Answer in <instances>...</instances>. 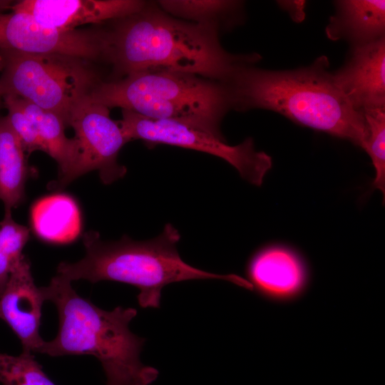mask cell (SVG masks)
Instances as JSON below:
<instances>
[{
    "mask_svg": "<svg viewBox=\"0 0 385 385\" xmlns=\"http://www.w3.org/2000/svg\"><path fill=\"white\" fill-rule=\"evenodd\" d=\"M86 96L76 106L68 122L78 146L81 175L98 170L102 183L109 185L126 174L118 155L129 140L118 121L110 117L109 108Z\"/></svg>",
    "mask_w": 385,
    "mask_h": 385,
    "instance_id": "obj_9",
    "label": "cell"
},
{
    "mask_svg": "<svg viewBox=\"0 0 385 385\" xmlns=\"http://www.w3.org/2000/svg\"><path fill=\"white\" fill-rule=\"evenodd\" d=\"M157 4L168 14L207 26L220 33L244 20V2L233 0H159Z\"/></svg>",
    "mask_w": 385,
    "mask_h": 385,
    "instance_id": "obj_18",
    "label": "cell"
},
{
    "mask_svg": "<svg viewBox=\"0 0 385 385\" xmlns=\"http://www.w3.org/2000/svg\"><path fill=\"white\" fill-rule=\"evenodd\" d=\"M41 289L45 301L55 304L59 323L56 337L44 341L39 353L93 356L100 361L107 381L119 385H149L157 379L158 371L140 361L145 339L129 328L137 314L135 309H101L81 297L71 281L58 274Z\"/></svg>",
    "mask_w": 385,
    "mask_h": 385,
    "instance_id": "obj_3",
    "label": "cell"
},
{
    "mask_svg": "<svg viewBox=\"0 0 385 385\" xmlns=\"http://www.w3.org/2000/svg\"><path fill=\"white\" fill-rule=\"evenodd\" d=\"M30 230L15 222L11 211H5L0 221V295L11 272L24 256L22 250L29 239Z\"/></svg>",
    "mask_w": 385,
    "mask_h": 385,
    "instance_id": "obj_19",
    "label": "cell"
},
{
    "mask_svg": "<svg viewBox=\"0 0 385 385\" xmlns=\"http://www.w3.org/2000/svg\"><path fill=\"white\" fill-rule=\"evenodd\" d=\"M0 50L28 53H60L106 62L104 29L61 31L46 28L31 15L0 12Z\"/></svg>",
    "mask_w": 385,
    "mask_h": 385,
    "instance_id": "obj_8",
    "label": "cell"
},
{
    "mask_svg": "<svg viewBox=\"0 0 385 385\" xmlns=\"http://www.w3.org/2000/svg\"><path fill=\"white\" fill-rule=\"evenodd\" d=\"M333 77L358 112L385 108V38L353 46Z\"/></svg>",
    "mask_w": 385,
    "mask_h": 385,
    "instance_id": "obj_10",
    "label": "cell"
},
{
    "mask_svg": "<svg viewBox=\"0 0 385 385\" xmlns=\"http://www.w3.org/2000/svg\"><path fill=\"white\" fill-rule=\"evenodd\" d=\"M106 385H119V384H117L113 383V382H110V381H107Z\"/></svg>",
    "mask_w": 385,
    "mask_h": 385,
    "instance_id": "obj_26",
    "label": "cell"
},
{
    "mask_svg": "<svg viewBox=\"0 0 385 385\" xmlns=\"http://www.w3.org/2000/svg\"><path fill=\"white\" fill-rule=\"evenodd\" d=\"M2 99H3V96H2V93H1V88H0V106H1V102Z\"/></svg>",
    "mask_w": 385,
    "mask_h": 385,
    "instance_id": "obj_27",
    "label": "cell"
},
{
    "mask_svg": "<svg viewBox=\"0 0 385 385\" xmlns=\"http://www.w3.org/2000/svg\"><path fill=\"white\" fill-rule=\"evenodd\" d=\"M44 302L41 287L35 284L30 262L23 256L0 295V319L18 337L23 352H38L44 342L39 334Z\"/></svg>",
    "mask_w": 385,
    "mask_h": 385,
    "instance_id": "obj_12",
    "label": "cell"
},
{
    "mask_svg": "<svg viewBox=\"0 0 385 385\" xmlns=\"http://www.w3.org/2000/svg\"><path fill=\"white\" fill-rule=\"evenodd\" d=\"M25 153L6 116H0V200L5 211L24 202L26 183L36 175Z\"/></svg>",
    "mask_w": 385,
    "mask_h": 385,
    "instance_id": "obj_17",
    "label": "cell"
},
{
    "mask_svg": "<svg viewBox=\"0 0 385 385\" xmlns=\"http://www.w3.org/2000/svg\"><path fill=\"white\" fill-rule=\"evenodd\" d=\"M255 64L240 66L222 82L231 109L272 111L363 148L366 135L364 114L352 107L337 86L327 57L289 71L265 70Z\"/></svg>",
    "mask_w": 385,
    "mask_h": 385,
    "instance_id": "obj_2",
    "label": "cell"
},
{
    "mask_svg": "<svg viewBox=\"0 0 385 385\" xmlns=\"http://www.w3.org/2000/svg\"><path fill=\"white\" fill-rule=\"evenodd\" d=\"M279 5L286 10L292 19L297 21H302L304 17V1H280Z\"/></svg>",
    "mask_w": 385,
    "mask_h": 385,
    "instance_id": "obj_23",
    "label": "cell"
},
{
    "mask_svg": "<svg viewBox=\"0 0 385 385\" xmlns=\"http://www.w3.org/2000/svg\"><path fill=\"white\" fill-rule=\"evenodd\" d=\"M122 119L118 123L129 141L141 140L148 147L165 144L206 153L232 165L250 183L260 186L272 168L271 158L257 151L251 138L237 145L191 126L171 120H157L121 109Z\"/></svg>",
    "mask_w": 385,
    "mask_h": 385,
    "instance_id": "obj_7",
    "label": "cell"
},
{
    "mask_svg": "<svg viewBox=\"0 0 385 385\" xmlns=\"http://www.w3.org/2000/svg\"><path fill=\"white\" fill-rule=\"evenodd\" d=\"M180 240L178 230L170 223L158 236L145 241L123 235L119 240L106 242L97 232H87L83 237L85 256L76 262H61L57 274L71 282L110 280L133 285L140 291L138 301L143 308H158L162 289L186 280L222 279L252 289L240 276L215 274L186 263L178 251Z\"/></svg>",
    "mask_w": 385,
    "mask_h": 385,
    "instance_id": "obj_4",
    "label": "cell"
},
{
    "mask_svg": "<svg viewBox=\"0 0 385 385\" xmlns=\"http://www.w3.org/2000/svg\"><path fill=\"white\" fill-rule=\"evenodd\" d=\"M3 100L8 111L6 118L24 152L30 154L36 150L44 151L36 127L21 106L19 98L14 96L5 95Z\"/></svg>",
    "mask_w": 385,
    "mask_h": 385,
    "instance_id": "obj_22",
    "label": "cell"
},
{
    "mask_svg": "<svg viewBox=\"0 0 385 385\" xmlns=\"http://www.w3.org/2000/svg\"><path fill=\"white\" fill-rule=\"evenodd\" d=\"M86 97L108 108L118 107L148 118L182 122L222 140L220 125L232 110L222 82L173 71H138L104 80Z\"/></svg>",
    "mask_w": 385,
    "mask_h": 385,
    "instance_id": "obj_5",
    "label": "cell"
},
{
    "mask_svg": "<svg viewBox=\"0 0 385 385\" xmlns=\"http://www.w3.org/2000/svg\"><path fill=\"white\" fill-rule=\"evenodd\" d=\"M366 136L363 149L369 155L376 171L373 185L385 194V108L363 113Z\"/></svg>",
    "mask_w": 385,
    "mask_h": 385,
    "instance_id": "obj_21",
    "label": "cell"
},
{
    "mask_svg": "<svg viewBox=\"0 0 385 385\" xmlns=\"http://www.w3.org/2000/svg\"><path fill=\"white\" fill-rule=\"evenodd\" d=\"M334 4L335 13L326 27L329 38H344L355 46L384 37V0H342Z\"/></svg>",
    "mask_w": 385,
    "mask_h": 385,
    "instance_id": "obj_15",
    "label": "cell"
},
{
    "mask_svg": "<svg viewBox=\"0 0 385 385\" xmlns=\"http://www.w3.org/2000/svg\"><path fill=\"white\" fill-rule=\"evenodd\" d=\"M104 29L111 67L107 81L138 71H173L224 82L240 66L261 58L258 53L227 51L217 29L175 18L156 1H146L140 11Z\"/></svg>",
    "mask_w": 385,
    "mask_h": 385,
    "instance_id": "obj_1",
    "label": "cell"
},
{
    "mask_svg": "<svg viewBox=\"0 0 385 385\" xmlns=\"http://www.w3.org/2000/svg\"><path fill=\"white\" fill-rule=\"evenodd\" d=\"M11 1H0V11L9 8L11 9L14 4H11Z\"/></svg>",
    "mask_w": 385,
    "mask_h": 385,
    "instance_id": "obj_24",
    "label": "cell"
},
{
    "mask_svg": "<svg viewBox=\"0 0 385 385\" xmlns=\"http://www.w3.org/2000/svg\"><path fill=\"white\" fill-rule=\"evenodd\" d=\"M248 282L260 296L289 302L302 294L308 283L304 262L294 250L270 245L257 250L246 268Z\"/></svg>",
    "mask_w": 385,
    "mask_h": 385,
    "instance_id": "obj_13",
    "label": "cell"
},
{
    "mask_svg": "<svg viewBox=\"0 0 385 385\" xmlns=\"http://www.w3.org/2000/svg\"><path fill=\"white\" fill-rule=\"evenodd\" d=\"M30 216L36 235L50 243H69L80 232L78 205L67 195H51L38 200L32 206Z\"/></svg>",
    "mask_w": 385,
    "mask_h": 385,
    "instance_id": "obj_16",
    "label": "cell"
},
{
    "mask_svg": "<svg viewBox=\"0 0 385 385\" xmlns=\"http://www.w3.org/2000/svg\"><path fill=\"white\" fill-rule=\"evenodd\" d=\"M0 383L2 385H56L32 354L27 352L19 356L0 353Z\"/></svg>",
    "mask_w": 385,
    "mask_h": 385,
    "instance_id": "obj_20",
    "label": "cell"
},
{
    "mask_svg": "<svg viewBox=\"0 0 385 385\" xmlns=\"http://www.w3.org/2000/svg\"><path fill=\"white\" fill-rule=\"evenodd\" d=\"M2 51L6 59L0 78L2 96H14L55 113L66 127L76 106L104 81L89 61L81 58Z\"/></svg>",
    "mask_w": 385,
    "mask_h": 385,
    "instance_id": "obj_6",
    "label": "cell"
},
{
    "mask_svg": "<svg viewBox=\"0 0 385 385\" xmlns=\"http://www.w3.org/2000/svg\"><path fill=\"white\" fill-rule=\"evenodd\" d=\"M18 98L21 106L36 127L43 145V152L58 164V176L52 188L60 189L66 186L81 175L77 140L74 137L69 138L66 135V126L56 113Z\"/></svg>",
    "mask_w": 385,
    "mask_h": 385,
    "instance_id": "obj_14",
    "label": "cell"
},
{
    "mask_svg": "<svg viewBox=\"0 0 385 385\" xmlns=\"http://www.w3.org/2000/svg\"><path fill=\"white\" fill-rule=\"evenodd\" d=\"M142 0H23L13 11L26 13L42 26L56 30H75L86 24L114 21L140 11Z\"/></svg>",
    "mask_w": 385,
    "mask_h": 385,
    "instance_id": "obj_11",
    "label": "cell"
},
{
    "mask_svg": "<svg viewBox=\"0 0 385 385\" xmlns=\"http://www.w3.org/2000/svg\"><path fill=\"white\" fill-rule=\"evenodd\" d=\"M6 63L5 56L1 50H0V71H2L4 68Z\"/></svg>",
    "mask_w": 385,
    "mask_h": 385,
    "instance_id": "obj_25",
    "label": "cell"
}]
</instances>
